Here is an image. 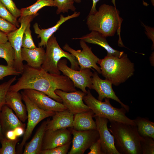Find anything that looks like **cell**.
I'll list each match as a JSON object with an SVG mask.
<instances>
[{
    "instance_id": "6da1fadb",
    "label": "cell",
    "mask_w": 154,
    "mask_h": 154,
    "mask_svg": "<svg viewBox=\"0 0 154 154\" xmlns=\"http://www.w3.org/2000/svg\"><path fill=\"white\" fill-rule=\"evenodd\" d=\"M21 74L17 82L11 86L9 91L19 92L25 89H33L42 92L62 103L60 97L55 93L56 90L67 92L76 90L72 81L66 76L50 73L41 68H35L24 65Z\"/></svg>"
},
{
    "instance_id": "7a4b0ae2",
    "label": "cell",
    "mask_w": 154,
    "mask_h": 154,
    "mask_svg": "<svg viewBox=\"0 0 154 154\" xmlns=\"http://www.w3.org/2000/svg\"><path fill=\"white\" fill-rule=\"evenodd\" d=\"M123 20L115 6L104 3L95 13L88 15L86 24L90 30L97 31L107 37L119 32Z\"/></svg>"
},
{
    "instance_id": "3957f363",
    "label": "cell",
    "mask_w": 154,
    "mask_h": 154,
    "mask_svg": "<svg viewBox=\"0 0 154 154\" xmlns=\"http://www.w3.org/2000/svg\"><path fill=\"white\" fill-rule=\"evenodd\" d=\"M109 131L113 136L115 145L120 154H142L141 137L136 125L111 121Z\"/></svg>"
},
{
    "instance_id": "277c9868",
    "label": "cell",
    "mask_w": 154,
    "mask_h": 154,
    "mask_svg": "<svg viewBox=\"0 0 154 154\" xmlns=\"http://www.w3.org/2000/svg\"><path fill=\"white\" fill-rule=\"evenodd\" d=\"M101 74L112 84L118 86L133 74L134 65L125 53L119 58L108 55L98 61Z\"/></svg>"
},
{
    "instance_id": "5b68a950",
    "label": "cell",
    "mask_w": 154,
    "mask_h": 154,
    "mask_svg": "<svg viewBox=\"0 0 154 154\" xmlns=\"http://www.w3.org/2000/svg\"><path fill=\"white\" fill-rule=\"evenodd\" d=\"M109 99L105 98L104 102L97 100L92 95L89 90L87 91L83 98L86 104L94 112V117L97 116L105 118L110 121L136 125L134 120L126 115L127 111L124 108H119L113 107L111 104Z\"/></svg>"
},
{
    "instance_id": "8992f818",
    "label": "cell",
    "mask_w": 154,
    "mask_h": 154,
    "mask_svg": "<svg viewBox=\"0 0 154 154\" xmlns=\"http://www.w3.org/2000/svg\"><path fill=\"white\" fill-rule=\"evenodd\" d=\"M45 56L41 68L46 72L60 74L58 67V61L63 57L68 60L71 68L76 70H80L79 66L75 57L71 53L64 51L60 48L54 34L48 39L46 46Z\"/></svg>"
},
{
    "instance_id": "52a82bcc",
    "label": "cell",
    "mask_w": 154,
    "mask_h": 154,
    "mask_svg": "<svg viewBox=\"0 0 154 154\" xmlns=\"http://www.w3.org/2000/svg\"><path fill=\"white\" fill-rule=\"evenodd\" d=\"M21 93L23 100L27 108L28 121L22 140L18 146V151L19 153L21 152L24 145L30 137L37 125L44 119L52 116L56 113L54 112L45 111L40 109L23 91Z\"/></svg>"
},
{
    "instance_id": "ba28073f",
    "label": "cell",
    "mask_w": 154,
    "mask_h": 154,
    "mask_svg": "<svg viewBox=\"0 0 154 154\" xmlns=\"http://www.w3.org/2000/svg\"><path fill=\"white\" fill-rule=\"evenodd\" d=\"M38 15L20 17L18 21L20 23V27L15 31L7 34L9 41L14 49L15 53L14 67L17 71L22 72L24 64L21 55L22 38L25 29L29 24Z\"/></svg>"
},
{
    "instance_id": "9c48e42d",
    "label": "cell",
    "mask_w": 154,
    "mask_h": 154,
    "mask_svg": "<svg viewBox=\"0 0 154 154\" xmlns=\"http://www.w3.org/2000/svg\"><path fill=\"white\" fill-rule=\"evenodd\" d=\"M67 63L66 59H60L58 63V69L64 75L70 79L75 87L80 89L82 91L86 94V87L90 89H92L93 73L90 69L76 70L68 66Z\"/></svg>"
},
{
    "instance_id": "30bf717a",
    "label": "cell",
    "mask_w": 154,
    "mask_h": 154,
    "mask_svg": "<svg viewBox=\"0 0 154 154\" xmlns=\"http://www.w3.org/2000/svg\"><path fill=\"white\" fill-rule=\"evenodd\" d=\"M80 44L82 49V50H75L67 44L64 45L63 48L75 57L80 66L79 70L92 68L98 73L101 74L100 68L97 64L100 59L93 53L91 48L84 41L80 40Z\"/></svg>"
},
{
    "instance_id": "8fae6325",
    "label": "cell",
    "mask_w": 154,
    "mask_h": 154,
    "mask_svg": "<svg viewBox=\"0 0 154 154\" xmlns=\"http://www.w3.org/2000/svg\"><path fill=\"white\" fill-rule=\"evenodd\" d=\"M72 145L68 154H83L93 143L99 138L97 130L78 131L72 128Z\"/></svg>"
},
{
    "instance_id": "7c38bea8",
    "label": "cell",
    "mask_w": 154,
    "mask_h": 154,
    "mask_svg": "<svg viewBox=\"0 0 154 154\" xmlns=\"http://www.w3.org/2000/svg\"><path fill=\"white\" fill-rule=\"evenodd\" d=\"M23 92L38 107L44 110L56 112L68 109L63 103L57 102L42 92L32 89H24Z\"/></svg>"
},
{
    "instance_id": "4fadbf2b",
    "label": "cell",
    "mask_w": 154,
    "mask_h": 154,
    "mask_svg": "<svg viewBox=\"0 0 154 154\" xmlns=\"http://www.w3.org/2000/svg\"><path fill=\"white\" fill-rule=\"evenodd\" d=\"M54 92L60 97L62 103L74 114L91 110L83 102V97L86 94L82 91L67 92L57 89Z\"/></svg>"
},
{
    "instance_id": "5bb4252c",
    "label": "cell",
    "mask_w": 154,
    "mask_h": 154,
    "mask_svg": "<svg viewBox=\"0 0 154 154\" xmlns=\"http://www.w3.org/2000/svg\"><path fill=\"white\" fill-rule=\"evenodd\" d=\"M94 117L104 154H120L115 147L114 137L108 127L109 120L97 116Z\"/></svg>"
},
{
    "instance_id": "9a60e30c",
    "label": "cell",
    "mask_w": 154,
    "mask_h": 154,
    "mask_svg": "<svg viewBox=\"0 0 154 154\" xmlns=\"http://www.w3.org/2000/svg\"><path fill=\"white\" fill-rule=\"evenodd\" d=\"M72 128L46 130L41 151L50 149L68 143L71 141Z\"/></svg>"
},
{
    "instance_id": "2e32d148",
    "label": "cell",
    "mask_w": 154,
    "mask_h": 154,
    "mask_svg": "<svg viewBox=\"0 0 154 154\" xmlns=\"http://www.w3.org/2000/svg\"><path fill=\"white\" fill-rule=\"evenodd\" d=\"M97 72L93 73L92 77V89L94 90L98 95V100L102 101L106 98L113 100L120 104L127 112L129 111V106L122 103L115 94L112 88V83L105 79L103 80L99 77Z\"/></svg>"
},
{
    "instance_id": "e0dca14e",
    "label": "cell",
    "mask_w": 154,
    "mask_h": 154,
    "mask_svg": "<svg viewBox=\"0 0 154 154\" xmlns=\"http://www.w3.org/2000/svg\"><path fill=\"white\" fill-rule=\"evenodd\" d=\"M80 14V12L74 11L72 14L65 17L61 14L59 20L55 25L46 29H41L39 28L38 24L37 23H35L33 26L35 33L38 35V38H41L40 42L38 43V47H45L48 39L62 23L70 19L78 17Z\"/></svg>"
},
{
    "instance_id": "ac0fdd59",
    "label": "cell",
    "mask_w": 154,
    "mask_h": 154,
    "mask_svg": "<svg viewBox=\"0 0 154 154\" xmlns=\"http://www.w3.org/2000/svg\"><path fill=\"white\" fill-rule=\"evenodd\" d=\"M0 122L4 136L9 131L14 130L18 127L25 128L26 126L25 124L14 113L12 109L5 104L3 106L0 111Z\"/></svg>"
},
{
    "instance_id": "d6986e66",
    "label": "cell",
    "mask_w": 154,
    "mask_h": 154,
    "mask_svg": "<svg viewBox=\"0 0 154 154\" xmlns=\"http://www.w3.org/2000/svg\"><path fill=\"white\" fill-rule=\"evenodd\" d=\"M74 115L68 109L56 112L51 120L47 121L46 130L72 128Z\"/></svg>"
},
{
    "instance_id": "ffe728a7",
    "label": "cell",
    "mask_w": 154,
    "mask_h": 154,
    "mask_svg": "<svg viewBox=\"0 0 154 154\" xmlns=\"http://www.w3.org/2000/svg\"><path fill=\"white\" fill-rule=\"evenodd\" d=\"M21 94L19 92L8 91L5 98V104L13 110L16 115L22 122L27 119L26 105L23 103Z\"/></svg>"
},
{
    "instance_id": "44dd1931",
    "label": "cell",
    "mask_w": 154,
    "mask_h": 154,
    "mask_svg": "<svg viewBox=\"0 0 154 154\" xmlns=\"http://www.w3.org/2000/svg\"><path fill=\"white\" fill-rule=\"evenodd\" d=\"M106 37L97 31H92L90 33L81 37L73 38L72 39H80L86 42L98 45L106 50L107 54L119 58L121 57L124 54V52L120 51L112 48L108 44Z\"/></svg>"
},
{
    "instance_id": "7402d4cb",
    "label": "cell",
    "mask_w": 154,
    "mask_h": 154,
    "mask_svg": "<svg viewBox=\"0 0 154 154\" xmlns=\"http://www.w3.org/2000/svg\"><path fill=\"white\" fill-rule=\"evenodd\" d=\"M45 51L42 47L33 49L22 48L21 55L23 61H25L28 66L35 68H41L45 56Z\"/></svg>"
},
{
    "instance_id": "603a6c76",
    "label": "cell",
    "mask_w": 154,
    "mask_h": 154,
    "mask_svg": "<svg viewBox=\"0 0 154 154\" xmlns=\"http://www.w3.org/2000/svg\"><path fill=\"white\" fill-rule=\"evenodd\" d=\"M94 114L90 111L74 115L72 128L78 131L97 130L95 121L93 120Z\"/></svg>"
},
{
    "instance_id": "cb8c5ba5",
    "label": "cell",
    "mask_w": 154,
    "mask_h": 154,
    "mask_svg": "<svg viewBox=\"0 0 154 154\" xmlns=\"http://www.w3.org/2000/svg\"><path fill=\"white\" fill-rule=\"evenodd\" d=\"M46 125L47 121H44L42 123L32 139L26 145L23 154H40Z\"/></svg>"
},
{
    "instance_id": "d4e9b609",
    "label": "cell",
    "mask_w": 154,
    "mask_h": 154,
    "mask_svg": "<svg viewBox=\"0 0 154 154\" xmlns=\"http://www.w3.org/2000/svg\"><path fill=\"white\" fill-rule=\"evenodd\" d=\"M139 135L154 139V123L146 118L139 116L133 119Z\"/></svg>"
},
{
    "instance_id": "484cf974",
    "label": "cell",
    "mask_w": 154,
    "mask_h": 154,
    "mask_svg": "<svg viewBox=\"0 0 154 154\" xmlns=\"http://www.w3.org/2000/svg\"><path fill=\"white\" fill-rule=\"evenodd\" d=\"M45 6L56 7V5L54 0H37L33 5L21 8L20 17L36 14L39 10Z\"/></svg>"
},
{
    "instance_id": "4316f807",
    "label": "cell",
    "mask_w": 154,
    "mask_h": 154,
    "mask_svg": "<svg viewBox=\"0 0 154 154\" xmlns=\"http://www.w3.org/2000/svg\"><path fill=\"white\" fill-rule=\"evenodd\" d=\"M15 57L14 50L9 41L0 43V58L5 60L8 66L14 68Z\"/></svg>"
},
{
    "instance_id": "83f0119b",
    "label": "cell",
    "mask_w": 154,
    "mask_h": 154,
    "mask_svg": "<svg viewBox=\"0 0 154 154\" xmlns=\"http://www.w3.org/2000/svg\"><path fill=\"white\" fill-rule=\"evenodd\" d=\"M20 140L17 138L14 140L8 139L4 136L0 140L1 147L0 148V154H15L16 153V146Z\"/></svg>"
},
{
    "instance_id": "f1b7e54d",
    "label": "cell",
    "mask_w": 154,
    "mask_h": 154,
    "mask_svg": "<svg viewBox=\"0 0 154 154\" xmlns=\"http://www.w3.org/2000/svg\"><path fill=\"white\" fill-rule=\"evenodd\" d=\"M55 2L57 9L56 13L59 14L61 13H67L69 10L75 11L76 8L74 5V0H54Z\"/></svg>"
},
{
    "instance_id": "f546056e",
    "label": "cell",
    "mask_w": 154,
    "mask_h": 154,
    "mask_svg": "<svg viewBox=\"0 0 154 154\" xmlns=\"http://www.w3.org/2000/svg\"><path fill=\"white\" fill-rule=\"evenodd\" d=\"M154 139L148 137H142L140 145L142 154H154Z\"/></svg>"
},
{
    "instance_id": "4dcf8cb0",
    "label": "cell",
    "mask_w": 154,
    "mask_h": 154,
    "mask_svg": "<svg viewBox=\"0 0 154 154\" xmlns=\"http://www.w3.org/2000/svg\"><path fill=\"white\" fill-rule=\"evenodd\" d=\"M30 23L25 29L22 40V48L28 49H33L37 47L33 39L31 31L30 29Z\"/></svg>"
},
{
    "instance_id": "1f68e13d",
    "label": "cell",
    "mask_w": 154,
    "mask_h": 154,
    "mask_svg": "<svg viewBox=\"0 0 154 154\" xmlns=\"http://www.w3.org/2000/svg\"><path fill=\"white\" fill-rule=\"evenodd\" d=\"M16 80V76H15L0 85V111L5 104V98L7 92L11 86Z\"/></svg>"
},
{
    "instance_id": "d6a6232c",
    "label": "cell",
    "mask_w": 154,
    "mask_h": 154,
    "mask_svg": "<svg viewBox=\"0 0 154 154\" xmlns=\"http://www.w3.org/2000/svg\"><path fill=\"white\" fill-rule=\"evenodd\" d=\"M0 17L5 19L17 28L20 25L17 18L14 17L2 3L0 0Z\"/></svg>"
},
{
    "instance_id": "836d02e7",
    "label": "cell",
    "mask_w": 154,
    "mask_h": 154,
    "mask_svg": "<svg viewBox=\"0 0 154 154\" xmlns=\"http://www.w3.org/2000/svg\"><path fill=\"white\" fill-rule=\"evenodd\" d=\"M71 141L63 145L53 148L42 150L41 154H66L68 151Z\"/></svg>"
},
{
    "instance_id": "e575fe53",
    "label": "cell",
    "mask_w": 154,
    "mask_h": 154,
    "mask_svg": "<svg viewBox=\"0 0 154 154\" xmlns=\"http://www.w3.org/2000/svg\"><path fill=\"white\" fill-rule=\"evenodd\" d=\"M2 3L7 8L10 13L17 18L21 16V10L16 7L13 0H0Z\"/></svg>"
},
{
    "instance_id": "d590c367",
    "label": "cell",
    "mask_w": 154,
    "mask_h": 154,
    "mask_svg": "<svg viewBox=\"0 0 154 154\" xmlns=\"http://www.w3.org/2000/svg\"><path fill=\"white\" fill-rule=\"evenodd\" d=\"M21 73L14 68H11L7 65H0V80L6 76L10 75L19 76Z\"/></svg>"
},
{
    "instance_id": "8d00e7d4",
    "label": "cell",
    "mask_w": 154,
    "mask_h": 154,
    "mask_svg": "<svg viewBox=\"0 0 154 154\" xmlns=\"http://www.w3.org/2000/svg\"><path fill=\"white\" fill-rule=\"evenodd\" d=\"M17 28L12 23L0 17V31L7 34L13 32Z\"/></svg>"
},
{
    "instance_id": "74e56055",
    "label": "cell",
    "mask_w": 154,
    "mask_h": 154,
    "mask_svg": "<svg viewBox=\"0 0 154 154\" xmlns=\"http://www.w3.org/2000/svg\"><path fill=\"white\" fill-rule=\"evenodd\" d=\"M89 148L90 151L88 154H104L100 138L93 143Z\"/></svg>"
},
{
    "instance_id": "f35d334b",
    "label": "cell",
    "mask_w": 154,
    "mask_h": 154,
    "mask_svg": "<svg viewBox=\"0 0 154 154\" xmlns=\"http://www.w3.org/2000/svg\"><path fill=\"white\" fill-rule=\"evenodd\" d=\"M144 26L146 31V33L148 37L151 39L153 42V47L154 48V29L153 28L145 26L143 23Z\"/></svg>"
},
{
    "instance_id": "ab89813d",
    "label": "cell",
    "mask_w": 154,
    "mask_h": 154,
    "mask_svg": "<svg viewBox=\"0 0 154 154\" xmlns=\"http://www.w3.org/2000/svg\"><path fill=\"white\" fill-rule=\"evenodd\" d=\"M4 136L8 139L12 140H15L17 138L14 130L7 131Z\"/></svg>"
},
{
    "instance_id": "60d3db41",
    "label": "cell",
    "mask_w": 154,
    "mask_h": 154,
    "mask_svg": "<svg viewBox=\"0 0 154 154\" xmlns=\"http://www.w3.org/2000/svg\"><path fill=\"white\" fill-rule=\"evenodd\" d=\"M25 130V128L21 127H17L14 130L17 137L24 135Z\"/></svg>"
},
{
    "instance_id": "b9f144b4",
    "label": "cell",
    "mask_w": 154,
    "mask_h": 154,
    "mask_svg": "<svg viewBox=\"0 0 154 154\" xmlns=\"http://www.w3.org/2000/svg\"><path fill=\"white\" fill-rule=\"evenodd\" d=\"M8 41L7 34L0 31V43H5Z\"/></svg>"
},
{
    "instance_id": "7bdbcfd3",
    "label": "cell",
    "mask_w": 154,
    "mask_h": 154,
    "mask_svg": "<svg viewBox=\"0 0 154 154\" xmlns=\"http://www.w3.org/2000/svg\"><path fill=\"white\" fill-rule=\"evenodd\" d=\"M93 4L91 9L89 15L93 14L95 13L97 10L96 8V4L100 0H92Z\"/></svg>"
},
{
    "instance_id": "ee69618b",
    "label": "cell",
    "mask_w": 154,
    "mask_h": 154,
    "mask_svg": "<svg viewBox=\"0 0 154 154\" xmlns=\"http://www.w3.org/2000/svg\"><path fill=\"white\" fill-rule=\"evenodd\" d=\"M4 136L3 133L1 126L0 122V141L2 139V138Z\"/></svg>"
},
{
    "instance_id": "f6af8a7d",
    "label": "cell",
    "mask_w": 154,
    "mask_h": 154,
    "mask_svg": "<svg viewBox=\"0 0 154 154\" xmlns=\"http://www.w3.org/2000/svg\"><path fill=\"white\" fill-rule=\"evenodd\" d=\"M74 2L76 3H79L81 2L82 0H74Z\"/></svg>"
},
{
    "instance_id": "bcb514c9",
    "label": "cell",
    "mask_w": 154,
    "mask_h": 154,
    "mask_svg": "<svg viewBox=\"0 0 154 154\" xmlns=\"http://www.w3.org/2000/svg\"><path fill=\"white\" fill-rule=\"evenodd\" d=\"M151 1L153 4V5H154V0H151Z\"/></svg>"
}]
</instances>
